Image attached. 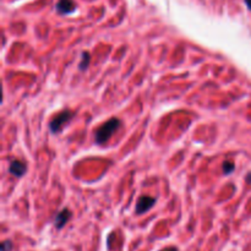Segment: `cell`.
I'll return each instance as SVG.
<instances>
[{"mask_svg": "<svg viewBox=\"0 0 251 251\" xmlns=\"http://www.w3.org/2000/svg\"><path fill=\"white\" fill-rule=\"evenodd\" d=\"M122 126V122H120L118 118H110L108 122H105L104 124L100 125L95 132V142L100 146L107 144L110 140V137L118 131Z\"/></svg>", "mask_w": 251, "mask_h": 251, "instance_id": "cell-1", "label": "cell"}, {"mask_svg": "<svg viewBox=\"0 0 251 251\" xmlns=\"http://www.w3.org/2000/svg\"><path fill=\"white\" fill-rule=\"evenodd\" d=\"M74 115H75L74 112H71L69 109H64L63 112H60L55 117L51 118V120L49 122V130H50L51 134H58V132H60L64 129V126L69 122H71Z\"/></svg>", "mask_w": 251, "mask_h": 251, "instance_id": "cell-2", "label": "cell"}, {"mask_svg": "<svg viewBox=\"0 0 251 251\" xmlns=\"http://www.w3.org/2000/svg\"><path fill=\"white\" fill-rule=\"evenodd\" d=\"M154 203H156V199L152 198V196H140L139 200H137L135 212H136V215H144V213L149 212L153 207Z\"/></svg>", "mask_w": 251, "mask_h": 251, "instance_id": "cell-3", "label": "cell"}, {"mask_svg": "<svg viewBox=\"0 0 251 251\" xmlns=\"http://www.w3.org/2000/svg\"><path fill=\"white\" fill-rule=\"evenodd\" d=\"M27 166L20 159H12L9 164V173L16 178H21L26 174Z\"/></svg>", "mask_w": 251, "mask_h": 251, "instance_id": "cell-4", "label": "cell"}, {"mask_svg": "<svg viewBox=\"0 0 251 251\" xmlns=\"http://www.w3.org/2000/svg\"><path fill=\"white\" fill-rule=\"evenodd\" d=\"M71 218V212L68 208H64L60 212L56 213L55 220H54V226H55L56 229H61L64 228V226L69 222V220Z\"/></svg>", "mask_w": 251, "mask_h": 251, "instance_id": "cell-5", "label": "cell"}, {"mask_svg": "<svg viewBox=\"0 0 251 251\" xmlns=\"http://www.w3.org/2000/svg\"><path fill=\"white\" fill-rule=\"evenodd\" d=\"M56 10L61 15L71 14L75 10V4L73 0H59V2L56 4Z\"/></svg>", "mask_w": 251, "mask_h": 251, "instance_id": "cell-6", "label": "cell"}, {"mask_svg": "<svg viewBox=\"0 0 251 251\" xmlns=\"http://www.w3.org/2000/svg\"><path fill=\"white\" fill-rule=\"evenodd\" d=\"M90 61H91L90 54H88L87 51L82 53V58H81L80 64H78V68H80V70L85 71L86 69L88 68V65H90Z\"/></svg>", "mask_w": 251, "mask_h": 251, "instance_id": "cell-7", "label": "cell"}, {"mask_svg": "<svg viewBox=\"0 0 251 251\" xmlns=\"http://www.w3.org/2000/svg\"><path fill=\"white\" fill-rule=\"evenodd\" d=\"M235 169V166L233 162L230 161H226L225 163H223V173L226 174V176H229L230 173H233Z\"/></svg>", "mask_w": 251, "mask_h": 251, "instance_id": "cell-8", "label": "cell"}, {"mask_svg": "<svg viewBox=\"0 0 251 251\" xmlns=\"http://www.w3.org/2000/svg\"><path fill=\"white\" fill-rule=\"evenodd\" d=\"M12 242L11 240H4V242L1 243V249L0 251H12Z\"/></svg>", "mask_w": 251, "mask_h": 251, "instance_id": "cell-9", "label": "cell"}, {"mask_svg": "<svg viewBox=\"0 0 251 251\" xmlns=\"http://www.w3.org/2000/svg\"><path fill=\"white\" fill-rule=\"evenodd\" d=\"M159 251H179V250H178V248H176V247H168V248H164V249H162Z\"/></svg>", "mask_w": 251, "mask_h": 251, "instance_id": "cell-10", "label": "cell"}, {"mask_svg": "<svg viewBox=\"0 0 251 251\" xmlns=\"http://www.w3.org/2000/svg\"><path fill=\"white\" fill-rule=\"evenodd\" d=\"M244 1H245V4H247L248 9L251 10V0H244Z\"/></svg>", "mask_w": 251, "mask_h": 251, "instance_id": "cell-11", "label": "cell"}, {"mask_svg": "<svg viewBox=\"0 0 251 251\" xmlns=\"http://www.w3.org/2000/svg\"><path fill=\"white\" fill-rule=\"evenodd\" d=\"M247 180H248V183H251V173L248 174V178H247Z\"/></svg>", "mask_w": 251, "mask_h": 251, "instance_id": "cell-12", "label": "cell"}]
</instances>
